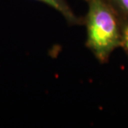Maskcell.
I'll use <instances>...</instances> for the list:
<instances>
[{
	"instance_id": "cell-1",
	"label": "cell",
	"mask_w": 128,
	"mask_h": 128,
	"mask_svg": "<svg viewBox=\"0 0 128 128\" xmlns=\"http://www.w3.org/2000/svg\"><path fill=\"white\" fill-rule=\"evenodd\" d=\"M87 1V46L97 59L105 63L122 45L119 14L106 0Z\"/></svg>"
},
{
	"instance_id": "cell-2",
	"label": "cell",
	"mask_w": 128,
	"mask_h": 128,
	"mask_svg": "<svg viewBox=\"0 0 128 128\" xmlns=\"http://www.w3.org/2000/svg\"><path fill=\"white\" fill-rule=\"evenodd\" d=\"M36 1L43 2L56 9L60 14L64 16V17H65V18L69 23L73 24L80 23V20L74 14L72 9H70V7L69 6L66 0H36Z\"/></svg>"
},
{
	"instance_id": "cell-3",
	"label": "cell",
	"mask_w": 128,
	"mask_h": 128,
	"mask_svg": "<svg viewBox=\"0 0 128 128\" xmlns=\"http://www.w3.org/2000/svg\"><path fill=\"white\" fill-rule=\"evenodd\" d=\"M114 10L123 16L124 20L128 21V0H106Z\"/></svg>"
},
{
	"instance_id": "cell-4",
	"label": "cell",
	"mask_w": 128,
	"mask_h": 128,
	"mask_svg": "<svg viewBox=\"0 0 128 128\" xmlns=\"http://www.w3.org/2000/svg\"><path fill=\"white\" fill-rule=\"evenodd\" d=\"M122 29V45L124 50L128 53V21L124 20L121 22Z\"/></svg>"
}]
</instances>
